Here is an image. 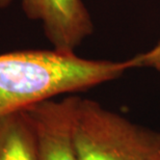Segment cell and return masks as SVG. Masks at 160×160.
Wrapping results in <instances>:
<instances>
[{
  "label": "cell",
  "instance_id": "6da1fadb",
  "mask_svg": "<svg viewBox=\"0 0 160 160\" xmlns=\"http://www.w3.org/2000/svg\"><path fill=\"white\" fill-rule=\"evenodd\" d=\"M129 59H88L56 49H25L0 54V119L18 110L120 78Z\"/></svg>",
  "mask_w": 160,
  "mask_h": 160
},
{
  "label": "cell",
  "instance_id": "277c9868",
  "mask_svg": "<svg viewBox=\"0 0 160 160\" xmlns=\"http://www.w3.org/2000/svg\"><path fill=\"white\" fill-rule=\"evenodd\" d=\"M73 96L26 108L32 120L40 160H79L72 136Z\"/></svg>",
  "mask_w": 160,
  "mask_h": 160
},
{
  "label": "cell",
  "instance_id": "8992f818",
  "mask_svg": "<svg viewBox=\"0 0 160 160\" xmlns=\"http://www.w3.org/2000/svg\"><path fill=\"white\" fill-rule=\"evenodd\" d=\"M131 69L149 68L160 73V41L151 49L129 58Z\"/></svg>",
  "mask_w": 160,
  "mask_h": 160
},
{
  "label": "cell",
  "instance_id": "7a4b0ae2",
  "mask_svg": "<svg viewBox=\"0 0 160 160\" xmlns=\"http://www.w3.org/2000/svg\"><path fill=\"white\" fill-rule=\"evenodd\" d=\"M72 136L79 160H160V131L92 99L73 96Z\"/></svg>",
  "mask_w": 160,
  "mask_h": 160
},
{
  "label": "cell",
  "instance_id": "5b68a950",
  "mask_svg": "<svg viewBox=\"0 0 160 160\" xmlns=\"http://www.w3.org/2000/svg\"><path fill=\"white\" fill-rule=\"evenodd\" d=\"M0 160H40L36 130L27 109L0 119Z\"/></svg>",
  "mask_w": 160,
  "mask_h": 160
},
{
  "label": "cell",
  "instance_id": "52a82bcc",
  "mask_svg": "<svg viewBox=\"0 0 160 160\" xmlns=\"http://www.w3.org/2000/svg\"><path fill=\"white\" fill-rule=\"evenodd\" d=\"M12 0H0V8L1 9H4V8H8L9 5L12 4Z\"/></svg>",
  "mask_w": 160,
  "mask_h": 160
},
{
  "label": "cell",
  "instance_id": "3957f363",
  "mask_svg": "<svg viewBox=\"0 0 160 160\" xmlns=\"http://www.w3.org/2000/svg\"><path fill=\"white\" fill-rule=\"evenodd\" d=\"M21 6L26 18L41 22L45 37L56 50L75 52L95 31L82 0H22Z\"/></svg>",
  "mask_w": 160,
  "mask_h": 160
}]
</instances>
